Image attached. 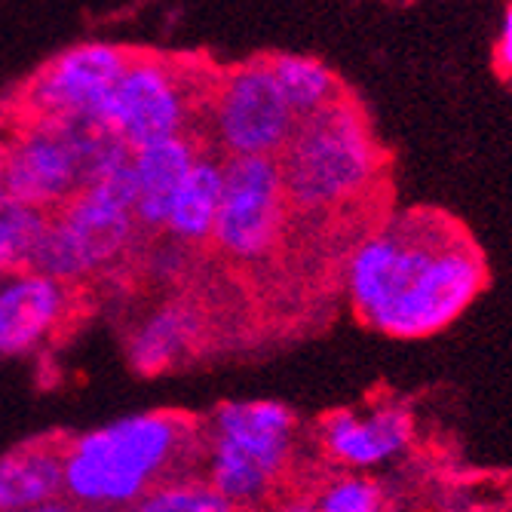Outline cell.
<instances>
[{
	"mask_svg": "<svg viewBox=\"0 0 512 512\" xmlns=\"http://www.w3.org/2000/svg\"><path fill=\"white\" fill-rule=\"evenodd\" d=\"M200 151L194 135L129 151V188L138 230H163L169 203Z\"/></svg>",
	"mask_w": 512,
	"mask_h": 512,
	"instance_id": "obj_13",
	"label": "cell"
},
{
	"mask_svg": "<svg viewBox=\"0 0 512 512\" xmlns=\"http://www.w3.org/2000/svg\"><path fill=\"white\" fill-rule=\"evenodd\" d=\"M267 512H316V500L313 497L292 494V497H283V500L270 503Z\"/></svg>",
	"mask_w": 512,
	"mask_h": 512,
	"instance_id": "obj_21",
	"label": "cell"
},
{
	"mask_svg": "<svg viewBox=\"0 0 512 512\" xmlns=\"http://www.w3.org/2000/svg\"><path fill=\"white\" fill-rule=\"evenodd\" d=\"M298 417L276 399H230L203 430V482L237 512L273 500L292 467Z\"/></svg>",
	"mask_w": 512,
	"mask_h": 512,
	"instance_id": "obj_4",
	"label": "cell"
},
{
	"mask_svg": "<svg viewBox=\"0 0 512 512\" xmlns=\"http://www.w3.org/2000/svg\"><path fill=\"white\" fill-rule=\"evenodd\" d=\"M105 142L92 123L16 117L0 145L10 200L53 215L92 178Z\"/></svg>",
	"mask_w": 512,
	"mask_h": 512,
	"instance_id": "obj_7",
	"label": "cell"
},
{
	"mask_svg": "<svg viewBox=\"0 0 512 512\" xmlns=\"http://www.w3.org/2000/svg\"><path fill=\"white\" fill-rule=\"evenodd\" d=\"M62 500V445L28 442L0 454V512H28Z\"/></svg>",
	"mask_w": 512,
	"mask_h": 512,
	"instance_id": "obj_15",
	"label": "cell"
},
{
	"mask_svg": "<svg viewBox=\"0 0 512 512\" xmlns=\"http://www.w3.org/2000/svg\"><path fill=\"white\" fill-rule=\"evenodd\" d=\"M276 163L289 206L325 212L365 194L384 157L368 117L344 96L301 120Z\"/></svg>",
	"mask_w": 512,
	"mask_h": 512,
	"instance_id": "obj_5",
	"label": "cell"
},
{
	"mask_svg": "<svg viewBox=\"0 0 512 512\" xmlns=\"http://www.w3.org/2000/svg\"><path fill=\"white\" fill-rule=\"evenodd\" d=\"M411 439V411L396 399L375 402L365 411L338 408L325 414L319 424V445L325 457L344 473H368L384 467V463L408 451Z\"/></svg>",
	"mask_w": 512,
	"mask_h": 512,
	"instance_id": "obj_11",
	"label": "cell"
},
{
	"mask_svg": "<svg viewBox=\"0 0 512 512\" xmlns=\"http://www.w3.org/2000/svg\"><path fill=\"white\" fill-rule=\"evenodd\" d=\"M289 200L276 160H227L212 243L234 261L267 258L283 237Z\"/></svg>",
	"mask_w": 512,
	"mask_h": 512,
	"instance_id": "obj_10",
	"label": "cell"
},
{
	"mask_svg": "<svg viewBox=\"0 0 512 512\" xmlns=\"http://www.w3.org/2000/svg\"><path fill=\"white\" fill-rule=\"evenodd\" d=\"M203 430L178 411H135L62 445V500L77 512H126L154 488L197 476Z\"/></svg>",
	"mask_w": 512,
	"mask_h": 512,
	"instance_id": "obj_2",
	"label": "cell"
},
{
	"mask_svg": "<svg viewBox=\"0 0 512 512\" xmlns=\"http://www.w3.org/2000/svg\"><path fill=\"white\" fill-rule=\"evenodd\" d=\"M224 194V160L218 154L200 151L194 166L178 184V191L169 203L163 234L172 237L178 246H197L212 240L215 218L221 209Z\"/></svg>",
	"mask_w": 512,
	"mask_h": 512,
	"instance_id": "obj_14",
	"label": "cell"
},
{
	"mask_svg": "<svg viewBox=\"0 0 512 512\" xmlns=\"http://www.w3.org/2000/svg\"><path fill=\"white\" fill-rule=\"evenodd\" d=\"M494 53H512V4H509V7H506V13H503V22H500V34H497Z\"/></svg>",
	"mask_w": 512,
	"mask_h": 512,
	"instance_id": "obj_22",
	"label": "cell"
},
{
	"mask_svg": "<svg viewBox=\"0 0 512 512\" xmlns=\"http://www.w3.org/2000/svg\"><path fill=\"white\" fill-rule=\"evenodd\" d=\"M7 200H10V194H7V175H4V157H0V209H4Z\"/></svg>",
	"mask_w": 512,
	"mask_h": 512,
	"instance_id": "obj_24",
	"label": "cell"
},
{
	"mask_svg": "<svg viewBox=\"0 0 512 512\" xmlns=\"http://www.w3.org/2000/svg\"><path fill=\"white\" fill-rule=\"evenodd\" d=\"M316 512H387L381 482L365 473H341L313 497Z\"/></svg>",
	"mask_w": 512,
	"mask_h": 512,
	"instance_id": "obj_20",
	"label": "cell"
},
{
	"mask_svg": "<svg viewBox=\"0 0 512 512\" xmlns=\"http://www.w3.org/2000/svg\"><path fill=\"white\" fill-rule=\"evenodd\" d=\"M488 286L473 237L439 212H405L347 261V298L378 335L421 341L445 332Z\"/></svg>",
	"mask_w": 512,
	"mask_h": 512,
	"instance_id": "obj_1",
	"label": "cell"
},
{
	"mask_svg": "<svg viewBox=\"0 0 512 512\" xmlns=\"http://www.w3.org/2000/svg\"><path fill=\"white\" fill-rule=\"evenodd\" d=\"M215 77L197 62L132 50L92 126L126 151L194 135Z\"/></svg>",
	"mask_w": 512,
	"mask_h": 512,
	"instance_id": "obj_6",
	"label": "cell"
},
{
	"mask_svg": "<svg viewBox=\"0 0 512 512\" xmlns=\"http://www.w3.org/2000/svg\"><path fill=\"white\" fill-rule=\"evenodd\" d=\"M203 120L224 163L276 160L298 126L270 77L267 59H252L218 74L203 108Z\"/></svg>",
	"mask_w": 512,
	"mask_h": 512,
	"instance_id": "obj_8",
	"label": "cell"
},
{
	"mask_svg": "<svg viewBox=\"0 0 512 512\" xmlns=\"http://www.w3.org/2000/svg\"><path fill=\"white\" fill-rule=\"evenodd\" d=\"M200 338V319L188 304H163L151 310L129 335V365L138 375H160L175 368Z\"/></svg>",
	"mask_w": 512,
	"mask_h": 512,
	"instance_id": "obj_16",
	"label": "cell"
},
{
	"mask_svg": "<svg viewBox=\"0 0 512 512\" xmlns=\"http://www.w3.org/2000/svg\"><path fill=\"white\" fill-rule=\"evenodd\" d=\"M267 68H270V77L279 89V96L286 99L298 123L325 111L338 99H344L338 74L316 56L276 53L267 59Z\"/></svg>",
	"mask_w": 512,
	"mask_h": 512,
	"instance_id": "obj_17",
	"label": "cell"
},
{
	"mask_svg": "<svg viewBox=\"0 0 512 512\" xmlns=\"http://www.w3.org/2000/svg\"><path fill=\"white\" fill-rule=\"evenodd\" d=\"M28 512H77L68 500H56V503H46L40 509H28Z\"/></svg>",
	"mask_w": 512,
	"mask_h": 512,
	"instance_id": "obj_23",
	"label": "cell"
},
{
	"mask_svg": "<svg viewBox=\"0 0 512 512\" xmlns=\"http://www.w3.org/2000/svg\"><path fill=\"white\" fill-rule=\"evenodd\" d=\"M50 215L7 200L0 209V276L34 270Z\"/></svg>",
	"mask_w": 512,
	"mask_h": 512,
	"instance_id": "obj_18",
	"label": "cell"
},
{
	"mask_svg": "<svg viewBox=\"0 0 512 512\" xmlns=\"http://www.w3.org/2000/svg\"><path fill=\"white\" fill-rule=\"evenodd\" d=\"M126 512H237V509L224 503L200 476H181L154 488L148 497H142Z\"/></svg>",
	"mask_w": 512,
	"mask_h": 512,
	"instance_id": "obj_19",
	"label": "cell"
},
{
	"mask_svg": "<svg viewBox=\"0 0 512 512\" xmlns=\"http://www.w3.org/2000/svg\"><path fill=\"white\" fill-rule=\"evenodd\" d=\"M132 50L108 40H83L56 53L13 96L16 117L96 123Z\"/></svg>",
	"mask_w": 512,
	"mask_h": 512,
	"instance_id": "obj_9",
	"label": "cell"
},
{
	"mask_svg": "<svg viewBox=\"0 0 512 512\" xmlns=\"http://www.w3.org/2000/svg\"><path fill=\"white\" fill-rule=\"evenodd\" d=\"M138 234L129 188V151L105 142L92 178L50 215L34 270L65 286L114 267Z\"/></svg>",
	"mask_w": 512,
	"mask_h": 512,
	"instance_id": "obj_3",
	"label": "cell"
},
{
	"mask_svg": "<svg viewBox=\"0 0 512 512\" xmlns=\"http://www.w3.org/2000/svg\"><path fill=\"white\" fill-rule=\"evenodd\" d=\"M74 310L71 286L40 270L0 276V356H25L50 344Z\"/></svg>",
	"mask_w": 512,
	"mask_h": 512,
	"instance_id": "obj_12",
	"label": "cell"
}]
</instances>
